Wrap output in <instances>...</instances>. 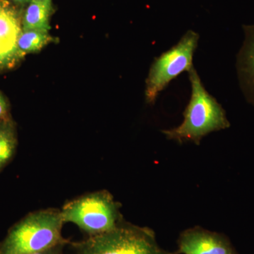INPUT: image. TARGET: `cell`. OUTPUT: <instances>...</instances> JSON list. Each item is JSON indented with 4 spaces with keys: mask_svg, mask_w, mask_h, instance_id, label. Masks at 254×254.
<instances>
[{
    "mask_svg": "<svg viewBox=\"0 0 254 254\" xmlns=\"http://www.w3.org/2000/svg\"><path fill=\"white\" fill-rule=\"evenodd\" d=\"M191 95L184 112V121L180 126L163 130L170 140L180 143L193 142L199 145L203 137L213 131L230 126L221 105L205 89L194 68L189 72Z\"/></svg>",
    "mask_w": 254,
    "mask_h": 254,
    "instance_id": "6da1fadb",
    "label": "cell"
},
{
    "mask_svg": "<svg viewBox=\"0 0 254 254\" xmlns=\"http://www.w3.org/2000/svg\"><path fill=\"white\" fill-rule=\"evenodd\" d=\"M61 210L43 209L28 213L16 222L0 242V254H31L60 245H68L64 238Z\"/></svg>",
    "mask_w": 254,
    "mask_h": 254,
    "instance_id": "7a4b0ae2",
    "label": "cell"
},
{
    "mask_svg": "<svg viewBox=\"0 0 254 254\" xmlns=\"http://www.w3.org/2000/svg\"><path fill=\"white\" fill-rule=\"evenodd\" d=\"M70 245L74 254H175L160 247L149 227L125 220L111 231Z\"/></svg>",
    "mask_w": 254,
    "mask_h": 254,
    "instance_id": "3957f363",
    "label": "cell"
},
{
    "mask_svg": "<svg viewBox=\"0 0 254 254\" xmlns=\"http://www.w3.org/2000/svg\"><path fill=\"white\" fill-rule=\"evenodd\" d=\"M121 207L108 190H101L68 200L61 212L64 223L74 224L92 237L111 231L125 220Z\"/></svg>",
    "mask_w": 254,
    "mask_h": 254,
    "instance_id": "277c9868",
    "label": "cell"
},
{
    "mask_svg": "<svg viewBox=\"0 0 254 254\" xmlns=\"http://www.w3.org/2000/svg\"><path fill=\"white\" fill-rule=\"evenodd\" d=\"M199 35L190 30L173 48L155 58L146 79L145 100L153 104L160 92L179 75L193 68V58Z\"/></svg>",
    "mask_w": 254,
    "mask_h": 254,
    "instance_id": "5b68a950",
    "label": "cell"
},
{
    "mask_svg": "<svg viewBox=\"0 0 254 254\" xmlns=\"http://www.w3.org/2000/svg\"><path fill=\"white\" fill-rule=\"evenodd\" d=\"M21 17L19 8L9 0H0V71L14 67L23 58L18 48Z\"/></svg>",
    "mask_w": 254,
    "mask_h": 254,
    "instance_id": "8992f818",
    "label": "cell"
},
{
    "mask_svg": "<svg viewBox=\"0 0 254 254\" xmlns=\"http://www.w3.org/2000/svg\"><path fill=\"white\" fill-rule=\"evenodd\" d=\"M175 254H239L225 235L200 227L182 232Z\"/></svg>",
    "mask_w": 254,
    "mask_h": 254,
    "instance_id": "52a82bcc",
    "label": "cell"
},
{
    "mask_svg": "<svg viewBox=\"0 0 254 254\" xmlns=\"http://www.w3.org/2000/svg\"><path fill=\"white\" fill-rule=\"evenodd\" d=\"M245 41L237 61L241 82L248 100L254 105V26H244Z\"/></svg>",
    "mask_w": 254,
    "mask_h": 254,
    "instance_id": "ba28073f",
    "label": "cell"
},
{
    "mask_svg": "<svg viewBox=\"0 0 254 254\" xmlns=\"http://www.w3.org/2000/svg\"><path fill=\"white\" fill-rule=\"evenodd\" d=\"M54 12L52 0H31L22 11V31L49 32L51 28L50 19Z\"/></svg>",
    "mask_w": 254,
    "mask_h": 254,
    "instance_id": "9c48e42d",
    "label": "cell"
},
{
    "mask_svg": "<svg viewBox=\"0 0 254 254\" xmlns=\"http://www.w3.org/2000/svg\"><path fill=\"white\" fill-rule=\"evenodd\" d=\"M17 144V132L12 119L0 122V173L14 158Z\"/></svg>",
    "mask_w": 254,
    "mask_h": 254,
    "instance_id": "30bf717a",
    "label": "cell"
},
{
    "mask_svg": "<svg viewBox=\"0 0 254 254\" xmlns=\"http://www.w3.org/2000/svg\"><path fill=\"white\" fill-rule=\"evenodd\" d=\"M54 41L49 32L29 30L22 31L18 41V48L20 53L25 55L40 51Z\"/></svg>",
    "mask_w": 254,
    "mask_h": 254,
    "instance_id": "8fae6325",
    "label": "cell"
},
{
    "mask_svg": "<svg viewBox=\"0 0 254 254\" xmlns=\"http://www.w3.org/2000/svg\"><path fill=\"white\" fill-rule=\"evenodd\" d=\"M11 118L9 113V104L4 95L0 92V122Z\"/></svg>",
    "mask_w": 254,
    "mask_h": 254,
    "instance_id": "7c38bea8",
    "label": "cell"
},
{
    "mask_svg": "<svg viewBox=\"0 0 254 254\" xmlns=\"http://www.w3.org/2000/svg\"><path fill=\"white\" fill-rule=\"evenodd\" d=\"M69 245V244H68ZM66 244L64 245H60L56 246V247H53V248L49 249L43 252H38V253H34L31 254H64V250L66 247Z\"/></svg>",
    "mask_w": 254,
    "mask_h": 254,
    "instance_id": "4fadbf2b",
    "label": "cell"
},
{
    "mask_svg": "<svg viewBox=\"0 0 254 254\" xmlns=\"http://www.w3.org/2000/svg\"><path fill=\"white\" fill-rule=\"evenodd\" d=\"M9 1L15 6L21 9L26 7L31 0H9Z\"/></svg>",
    "mask_w": 254,
    "mask_h": 254,
    "instance_id": "5bb4252c",
    "label": "cell"
},
{
    "mask_svg": "<svg viewBox=\"0 0 254 254\" xmlns=\"http://www.w3.org/2000/svg\"><path fill=\"white\" fill-rule=\"evenodd\" d=\"M47 1H51V0H47Z\"/></svg>",
    "mask_w": 254,
    "mask_h": 254,
    "instance_id": "9a60e30c",
    "label": "cell"
}]
</instances>
